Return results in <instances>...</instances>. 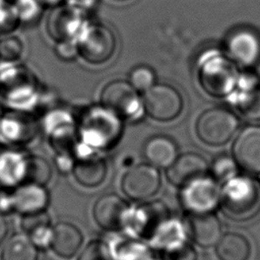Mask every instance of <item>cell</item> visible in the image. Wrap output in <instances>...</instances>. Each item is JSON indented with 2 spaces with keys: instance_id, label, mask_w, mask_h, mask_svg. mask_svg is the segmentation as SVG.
Returning <instances> with one entry per match:
<instances>
[{
  "instance_id": "1",
  "label": "cell",
  "mask_w": 260,
  "mask_h": 260,
  "mask_svg": "<svg viewBox=\"0 0 260 260\" xmlns=\"http://www.w3.org/2000/svg\"><path fill=\"white\" fill-rule=\"evenodd\" d=\"M123 121L101 106L84 110L77 121L78 143L75 157L98 155L96 152L113 147L121 138Z\"/></svg>"
},
{
  "instance_id": "2",
  "label": "cell",
  "mask_w": 260,
  "mask_h": 260,
  "mask_svg": "<svg viewBox=\"0 0 260 260\" xmlns=\"http://www.w3.org/2000/svg\"><path fill=\"white\" fill-rule=\"evenodd\" d=\"M236 222H246L260 214V180L251 174H237L222 183L218 206Z\"/></svg>"
},
{
  "instance_id": "3",
  "label": "cell",
  "mask_w": 260,
  "mask_h": 260,
  "mask_svg": "<svg viewBox=\"0 0 260 260\" xmlns=\"http://www.w3.org/2000/svg\"><path fill=\"white\" fill-rule=\"evenodd\" d=\"M0 93L3 104L10 110L26 113L40 102L38 81L32 73L17 62L0 60Z\"/></svg>"
},
{
  "instance_id": "4",
  "label": "cell",
  "mask_w": 260,
  "mask_h": 260,
  "mask_svg": "<svg viewBox=\"0 0 260 260\" xmlns=\"http://www.w3.org/2000/svg\"><path fill=\"white\" fill-rule=\"evenodd\" d=\"M197 73L201 87L216 98L231 94L238 81L233 63L218 51L208 50L199 57Z\"/></svg>"
},
{
  "instance_id": "5",
  "label": "cell",
  "mask_w": 260,
  "mask_h": 260,
  "mask_svg": "<svg viewBox=\"0 0 260 260\" xmlns=\"http://www.w3.org/2000/svg\"><path fill=\"white\" fill-rule=\"evenodd\" d=\"M78 56L88 64L101 65L110 61L117 49L113 30L105 24L88 21L76 39Z\"/></svg>"
},
{
  "instance_id": "6",
  "label": "cell",
  "mask_w": 260,
  "mask_h": 260,
  "mask_svg": "<svg viewBox=\"0 0 260 260\" xmlns=\"http://www.w3.org/2000/svg\"><path fill=\"white\" fill-rule=\"evenodd\" d=\"M101 105L122 121H135L144 114L142 98L126 80H113L101 91Z\"/></svg>"
},
{
  "instance_id": "7",
  "label": "cell",
  "mask_w": 260,
  "mask_h": 260,
  "mask_svg": "<svg viewBox=\"0 0 260 260\" xmlns=\"http://www.w3.org/2000/svg\"><path fill=\"white\" fill-rule=\"evenodd\" d=\"M239 127L238 118L221 107L210 108L200 114L196 121L197 137L206 145L221 146L229 142Z\"/></svg>"
},
{
  "instance_id": "8",
  "label": "cell",
  "mask_w": 260,
  "mask_h": 260,
  "mask_svg": "<svg viewBox=\"0 0 260 260\" xmlns=\"http://www.w3.org/2000/svg\"><path fill=\"white\" fill-rule=\"evenodd\" d=\"M221 187L211 176H203L183 187L180 202L189 214L213 212L219 206Z\"/></svg>"
},
{
  "instance_id": "9",
  "label": "cell",
  "mask_w": 260,
  "mask_h": 260,
  "mask_svg": "<svg viewBox=\"0 0 260 260\" xmlns=\"http://www.w3.org/2000/svg\"><path fill=\"white\" fill-rule=\"evenodd\" d=\"M144 114L158 122L177 119L184 108V100L177 88L167 83H155L142 96Z\"/></svg>"
},
{
  "instance_id": "10",
  "label": "cell",
  "mask_w": 260,
  "mask_h": 260,
  "mask_svg": "<svg viewBox=\"0 0 260 260\" xmlns=\"http://www.w3.org/2000/svg\"><path fill=\"white\" fill-rule=\"evenodd\" d=\"M44 127L51 147L57 154L75 156L78 143L77 121L72 114L63 109H55L44 118Z\"/></svg>"
},
{
  "instance_id": "11",
  "label": "cell",
  "mask_w": 260,
  "mask_h": 260,
  "mask_svg": "<svg viewBox=\"0 0 260 260\" xmlns=\"http://www.w3.org/2000/svg\"><path fill=\"white\" fill-rule=\"evenodd\" d=\"M161 178L157 168L149 164L130 167L121 180L123 193L134 201H146L160 189Z\"/></svg>"
},
{
  "instance_id": "12",
  "label": "cell",
  "mask_w": 260,
  "mask_h": 260,
  "mask_svg": "<svg viewBox=\"0 0 260 260\" xmlns=\"http://www.w3.org/2000/svg\"><path fill=\"white\" fill-rule=\"evenodd\" d=\"M170 217V210L162 201H148L136 208H130L124 228L130 229L135 235L150 241Z\"/></svg>"
},
{
  "instance_id": "13",
  "label": "cell",
  "mask_w": 260,
  "mask_h": 260,
  "mask_svg": "<svg viewBox=\"0 0 260 260\" xmlns=\"http://www.w3.org/2000/svg\"><path fill=\"white\" fill-rule=\"evenodd\" d=\"M233 157L244 173L260 174V126L244 128L233 144Z\"/></svg>"
},
{
  "instance_id": "14",
  "label": "cell",
  "mask_w": 260,
  "mask_h": 260,
  "mask_svg": "<svg viewBox=\"0 0 260 260\" xmlns=\"http://www.w3.org/2000/svg\"><path fill=\"white\" fill-rule=\"evenodd\" d=\"M225 51L230 60L250 67L260 60V37L250 28H237L230 32L225 41Z\"/></svg>"
},
{
  "instance_id": "15",
  "label": "cell",
  "mask_w": 260,
  "mask_h": 260,
  "mask_svg": "<svg viewBox=\"0 0 260 260\" xmlns=\"http://www.w3.org/2000/svg\"><path fill=\"white\" fill-rule=\"evenodd\" d=\"M130 207L116 193L104 194L92 206V216L95 223L103 230L116 232L124 228Z\"/></svg>"
},
{
  "instance_id": "16",
  "label": "cell",
  "mask_w": 260,
  "mask_h": 260,
  "mask_svg": "<svg viewBox=\"0 0 260 260\" xmlns=\"http://www.w3.org/2000/svg\"><path fill=\"white\" fill-rule=\"evenodd\" d=\"M86 22L85 16L74 8L69 5H60L54 7L48 16L47 31L56 42L76 41Z\"/></svg>"
},
{
  "instance_id": "17",
  "label": "cell",
  "mask_w": 260,
  "mask_h": 260,
  "mask_svg": "<svg viewBox=\"0 0 260 260\" xmlns=\"http://www.w3.org/2000/svg\"><path fill=\"white\" fill-rule=\"evenodd\" d=\"M209 171L207 160L200 153L189 151L178 155L176 160L167 169L166 176L168 181L177 187L184 185L206 176Z\"/></svg>"
},
{
  "instance_id": "18",
  "label": "cell",
  "mask_w": 260,
  "mask_h": 260,
  "mask_svg": "<svg viewBox=\"0 0 260 260\" xmlns=\"http://www.w3.org/2000/svg\"><path fill=\"white\" fill-rule=\"evenodd\" d=\"M24 113L10 111L0 118V143L7 146L26 144L36 135V128L31 120L23 116Z\"/></svg>"
},
{
  "instance_id": "19",
  "label": "cell",
  "mask_w": 260,
  "mask_h": 260,
  "mask_svg": "<svg viewBox=\"0 0 260 260\" xmlns=\"http://www.w3.org/2000/svg\"><path fill=\"white\" fill-rule=\"evenodd\" d=\"M187 229L192 241L202 248L216 245L222 236L221 222L213 212L189 214Z\"/></svg>"
},
{
  "instance_id": "20",
  "label": "cell",
  "mask_w": 260,
  "mask_h": 260,
  "mask_svg": "<svg viewBox=\"0 0 260 260\" xmlns=\"http://www.w3.org/2000/svg\"><path fill=\"white\" fill-rule=\"evenodd\" d=\"M234 103L240 113L247 119L260 120V85L253 74H244L238 81Z\"/></svg>"
},
{
  "instance_id": "21",
  "label": "cell",
  "mask_w": 260,
  "mask_h": 260,
  "mask_svg": "<svg viewBox=\"0 0 260 260\" xmlns=\"http://www.w3.org/2000/svg\"><path fill=\"white\" fill-rule=\"evenodd\" d=\"M82 243V233L70 222L61 221L52 228L50 248L57 256L64 259L72 258L79 251Z\"/></svg>"
},
{
  "instance_id": "22",
  "label": "cell",
  "mask_w": 260,
  "mask_h": 260,
  "mask_svg": "<svg viewBox=\"0 0 260 260\" xmlns=\"http://www.w3.org/2000/svg\"><path fill=\"white\" fill-rule=\"evenodd\" d=\"M12 192L14 210L21 214L46 210L50 203V194L42 185L22 183Z\"/></svg>"
},
{
  "instance_id": "23",
  "label": "cell",
  "mask_w": 260,
  "mask_h": 260,
  "mask_svg": "<svg viewBox=\"0 0 260 260\" xmlns=\"http://www.w3.org/2000/svg\"><path fill=\"white\" fill-rule=\"evenodd\" d=\"M26 157V154L11 147L0 150L1 187L12 188L24 183Z\"/></svg>"
},
{
  "instance_id": "24",
  "label": "cell",
  "mask_w": 260,
  "mask_h": 260,
  "mask_svg": "<svg viewBox=\"0 0 260 260\" xmlns=\"http://www.w3.org/2000/svg\"><path fill=\"white\" fill-rule=\"evenodd\" d=\"M143 156L147 164L157 169H168L178 157V146L175 141L165 135H154L146 140Z\"/></svg>"
},
{
  "instance_id": "25",
  "label": "cell",
  "mask_w": 260,
  "mask_h": 260,
  "mask_svg": "<svg viewBox=\"0 0 260 260\" xmlns=\"http://www.w3.org/2000/svg\"><path fill=\"white\" fill-rule=\"evenodd\" d=\"M107 164L98 155L78 157L72 169L75 181L82 187H99L107 177Z\"/></svg>"
},
{
  "instance_id": "26",
  "label": "cell",
  "mask_w": 260,
  "mask_h": 260,
  "mask_svg": "<svg viewBox=\"0 0 260 260\" xmlns=\"http://www.w3.org/2000/svg\"><path fill=\"white\" fill-rule=\"evenodd\" d=\"M215 255L218 260H248L251 255V245L244 235L228 232L216 243Z\"/></svg>"
},
{
  "instance_id": "27",
  "label": "cell",
  "mask_w": 260,
  "mask_h": 260,
  "mask_svg": "<svg viewBox=\"0 0 260 260\" xmlns=\"http://www.w3.org/2000/svg\"><path fill=\"white\" fill-rule=\"evenodd\" d=\"M187 225L172 216L157 230L150 242L160 251L166 252L186 243Z\"/></svg>"
},
{
  "instance_id": "28",
  "label": "cell",
  "mask_w": 260,
  "mask_h": 260,
  "mask_svg": "<svg viewBox=\"0 0 260 260\" xmlns=\"http://www.w3.org/2000/svg\"><path fill=\"white\" fill-rule=\"evenodd\" d=\"M1 260H39V249L26 234H14L5 242Z\"/></svg>"
},
{
  "instance_id": "29",
  "label": "cell",
  "mask_w": 260,
  "mask_h": 260,
  "mask_svg": "<svg viewBox=\"0 0 260 260\" xmlns=\"http://www.w3.org/2000/svg\"><path fill=\"white\" fill-rule=\"evenodd\" d=\"M52 178V167L49 161L39 155H27L24 183L46 186Z\"/></svg>"
},
{
  "instance_id": "30",
  "label": "cell",
  "mask_w": 260,
  "mask_h": 260,
  "mask_svg": "<svg viewBox=\"0 0 260 260\" xmlns=\"http://www.w3.org/2000/svg\"><path fill=\"white\" fill-rule=\"evenodd\" d=\"M115 260H153L149 249L142 243L134 240H122L111 251Z\"/></svg>"
},
{
  "instance_id": "31",
  "label": "cell",
  "mask_w": 260,
  "mask_h": 260,
  "mask_svg": "<svg viewBox=\"0 0 260 260\" xmlns=\"http://www.w3.org/2000/svg\"><path fill=\"white\" fill-rule=\"evenodd\" d=\"M238 168L234 157L220 154L212 160L208 173L218 183H224L238 174Z\"/></svg>"
},
{
  "instance_id": "32",
  "label": "cell",
  "mask_w": 260,
  "mask_h": 260,
  "mask_svg": "<svg viewBox=\"0 0 260 260\" xmlns=\"http://www.w3.org/2000/svg\"><path fill=\"white\" fill-rule=\"evenodd\" d=\"M20 225L28 237L52 229L51 218L46 210L22 214Z\"/></svg>"
},
{
  "instance_id": "33",
  "label": "cell",
  "mask_w": 260,
  "mask_h": 260,
  "mask_svg": "<svg viewBox=\"0 0 260 260\" xmlns=\"http://www.w3.org/2000/svg\"><path fill=\"white\" fill-rule=\"evenodd\" d=\"M155 73L152 68L146 65H138L134 67L130 73L128 82L138 92L144 93L155 84Z\"/></svg>"
},
{
  "instance_id": "34",
  "label": "cell",
  "mask_w": 260,
  "mask_h": 260,
  "mask_svg": "<svg viewBox=\"0 0 260 260\" xmlns=\"http://www.w3.org/2000/svg\"><path fill=\"white\" fill-rule=\"evenodd\" d=\"M12 4L19 22L23 23H31L38 20L44 7L39 0H13Z\"/></svg>"
},
{
  "instance_id": "35",
  "label": "cell",
  "mask_w": 260,
  "mask_h": 260,
  "mask_svg": "<svg viewBox=\"0 0 260 260\" xmlns=\"http://www.w3.org/2000/svg\"><path fill=\"white\" fill-rule=\"evenodd\" d=\"M23 43L16 36H5L0 39V60L17 62L23 54Z\"/></svg>"
},
{
  "instance_id": "36",
  "label": "cell",
  "mask_w": 260,
  "mask_h": 260,
  "mask_svg": "<svg viewBox=\"0 0 260 260\" xmlns=\"http://www.w3.org/2000/svg\"><path fill=\"white\" fill-rule=\"evenodd\" d=\"M19 23L12 2L0 0V36L10 34Z\"/></svg>"
},
{
  "instance_id": "37",
  "label": "cell",
  "mask_w": 260,
  "mask_h": 260,
  "mask_svg": "<svg viewBox=\"0 0 260 260\" xmlns=\"http://www.w3.org/2000/svg\"><path fill=\"white\" fill-rule=\"evenodd\" d=\"M77 260H114L110 247L102 241L89 242Z\"/></svg>"
},
{
  "instance_id": "38",
  "label": "cell",
  "mask_w": 260,
  "mask_h": 260,
  "mask_svg": "<svg viewBox=\"0 0 260 260\" xmlns=\"http://www.w3.org/2000/svg\"><path fill=\"white\" fill-rule=\"evenodd\" d=\"M165 253V260H198L197 251L187 242Z\"/></svg>"
},
{
  "instance_id": "39",
  "label": "cell",
  "mask_w": 260,
  "mask_h": 260,
  "mask_svg": "<svg viewBox=\"0 0 260 260\" xmlns=\"http://www.w3.org/2000/svg\"><path fill=\"white\" fill-rule=\"evenodd\" d=\"M56 55L63 61H71L78 56L76 41L66 40L57 42L55 48Z\"/></svg>"
},
{
  "instance_id": "40",
  "label": "cell",
  "mask_w": 260,
  "mask_h": 260,
  "mask_svg": "<svg viewBox=\"0 0 260 260\" xmlns=\"http://www.w3.org/2000/svg\"><path fill=\"white\" fill-rule=\"evenodd\" d=\"M14 210L13 192L10 188L0 187V214H9Z\"/></svg>"
},
{
  "instance_id": "41",
  "label": "cell",
  "mask_w": 260,
  "mask_h": 260,
  "mask_svg": "<svg viewBox=\"0 0 260 260\" xmlns=\"http://www.w3.org/2000/svg\"><path fill=\"white\" fill-rule=\"evenodd\" d=\"M8 234V223L4 218V215L0 214V246L5 241Z\"/></svg>"
},
{
  "instance_id": "42",
  "label": "cell",
  "mask_w": 260,
  "mask_h": 260,
  "mask_svg": "<svg viewBox=\"0 0 260 260\" xmlns=\"http://www.w3.org/2000/svg\"><path fill=\"white\" fill-rule=\"evenodd\" d=\"M40 3L43 6H47V7H57L60 6L65 0H39Z\"/></svg>"
},
{
  "instance_id": "43",
  "label": "cell",
  "mask_w": 260,
  "mask_h": 260,
  "mask_svg": "<svg viewBox=\"0 0 260 260\" xmlns=\"http://www.w3.org/2000/svg\"><path fill=\"white\" fill-rule=\"evenodd\" d=\"M116 1H126V0H116Z\"/></svg>"
}]
</instances>
